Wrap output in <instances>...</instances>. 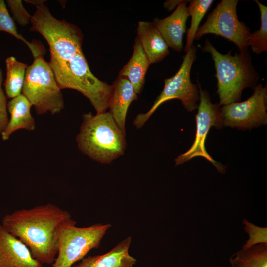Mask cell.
Instances as JSON below:
<instances>
[{"label":"cell","instance_id":"1","mask_svg":"<svg viewBox=\"0 0 267 267\" xmlns=\"http://www.w3.org/2000/svg\"><path fill=\"white\" fill-rule=\"evenodd\" d=\"M71 218L70 213L48 203L21 209L4 216L1 225L29 249L42 264H52L58 251L57 228Z\"/></svg>","mask_w":267,"mask_h":267},{"label":"cell","instance_id":"2","mask_svg":"<svg viewBox=\"0 0 267 267\" xmlns=\"http://www.w3.org/2000/svg\"><path fill=\"white\" fill-rule=\"evenodd\" d=\"M76 141L79 149L101 163H111L122 155L126 147L125 133L110 112L84 114Z\"/></svg>","mask_w":267,"mask_h":267},{"label":"cell","instance_id":"3","mask_svg":"<svg viewBox=\"0 0 267 267\" xmlns=\"http://www.w3.org/2000/svg\"><path fill=\"white\" fill-rule=\"evenodd\" d=\"M201 49L210 54L214 61L220 99L219 106L239 102L245 88H255L257 86L258 74L248 50L234 56L231 51L222 54L217 50L208 39L205 40L204 46Z\"/></svg>","mask_w":267,"mask_h":267},{"label":"cell","instance_id":"4","mask_svg":"<svg viewBox=\"0 0 267 267\" xmlns=\"http://www.w3.org/2000/svg\"><path fill=\"white\" fill-rule=\"evenodd\" d=\"M31 20V31H36L47 41L50 66L64 63L82 51L83 34L75 24L54 17L48 8L42 3L35 6Z\"/></svg>","mask_w":267,"mask_h":267},{"label":"cell","instance_id":"5","mask_svg":"<svg viewBox=\"0 0 267 267\" xmlns=\"http://www.w3.org/2000/svg\"><path fill=\"white\" fill-rule=\"evenodd\" d=\"M50 67L61 89L77 90L90 101L96 114L106 112L114 91L113 85L98 79L92 73L82 51L68 61Z\"/></svg>","mask_w":267,"mask_h":267},{"label":"cell","instance_id":"6","mask_svg":"<svg viewBox=\"0 0 267 267\" xmlns=\"http://www.w3.org/2000/svg\"><path fill=\"white\" fill-rule=\"evenodd\" d=\"M48 62L43 54L34 58L28 66L22 89L23 94L42 115L59 113L64 108L63 95Z\"/></svg>","mask_w":267,"mask_h":267},{"label":"cell","instance_id":"7","mask_svg":"<svg viewBox=\"0 0 267 267\" xmlns=\"http://www.w3.org/2000/svg\"><path fill=\"white\" fill-rule=\"evenodd\" d=\"M76 223L70 218L58 225V251L51 267H72L85 257L89 251L99 247L111 227L109 224L98 223L79 227Z\"/></svg>","mask_w":267,"mask_h":267},{"label":"cell","instance_id":"8","mask_svg":"<svg viewBox=\"0 0 267 267\" xmlns=\"http://www.w3.org/2000/svg\"><path fill=\"white\" fill-rule=\"evenodd\" d=\"M194 45L186 52L178 71L172 77L165 80L164 89L150 109L145 113L137 115L134 121L137 129L141 128L155 110L164 102L173 99L181 100L185 109L191 112L198 107L200 100L198 86L192 83L190 72L196 58Z\"/></svg>","mask_w":267,"mask_h":267},{"label":"cell","instance_id":"9","mask_svg":"<svg viewBox=\"0 0 267 267\" xmlns=\"http://www.w3.org/2000/svg\"><path fill=\"white\" fill-rule=\"evenodd\" d=\"M237 0H222L207 16L205 23L199 27L195 39L207 34L222 36L234 43L240 52L248 50L249 28L240 22L237 15Z\"/></svg>","mask_w":267,"mask_h":267},{"label":"cell","instance_id":"10","mask_svg":"<svg viewBox=\"0 0 267 267\" xmlns=\"http://www.w3.org/2000/svg\"><path fill=\"white\" fill-rule=\"evenodd\" d=\"M200 103L196 116V132L194 141L190 149L175 159L176 165L182 164L195 157H202L210 162L221 173H225V167L215 161L206 151L205 143L211 127H223L221 110L218 104H213L207 91L203 90L199 83Z\"/></svg>","mask_w":267,"mask_h":267},{"label":"cell","instance_id":"11","mask_svg":"<svg viewBox=\"0 0 267 267\" xmlns=\"http://www.w3.org/2000/svg\"><path fill=\"white\" fill-rule=\"evenodd\" d=\"M267 109V85L259 84L247 100L223 105L220 108L223 126L247 129L266 125Z\"/></svg>","mask_w":267,"mask_h":267},{"label":"cell","instance_id":"12","mask_svg":"<svg viewBox=\"0 0 267 267\" xmlns=\"http://www.w3.org/2000/svg\"><path fill=\"white\" fill-rule=\"evenodd\" d=\"M0 267H44L28 247L0 223Z\"/></svg>","mask_w":267,"mask_h":267},{"label":"cell","instance_id":"13","mask_svg":"<svg viewBox=\"0 0 267 267\" xmlns=\"http://www.w3.org/2000/svg\"><path fill=\"white\" fill-rule=\"evenodd\" d=\"M189 1L181 0L170 16L163 19L155 18L152 22L168 47L178 52L183 48V36L189 16L186 6Z\"/></svg>","mask_w":267,"mask_h":267},{"label":"cell","instance_id":"14","mask_svg":"<svg viewBox=\"0 0 267 267\" xmlns=\"http://www.w3.org/2000/svg\"><path fill=\"white\" fill-rule=\"evenodd\" d=\"M131 241L128 237L107 253L84 257L72 267H133L137 261L129 253Z\"/></svg>","mask_w":267,"mask_h":267},{"label":"cell","instance_id":"15","mask_svg":"<svg viewBox=\"0 0 267 267\" xmlns=\"http://www.w3.org/2000/svg\"><path fill=\"white\" fill-rule=\"evenodd\" d=\"M113 86L114 91L109 105L110 113L120 129L125 133L127 112L131 102L137 99V94L126 77L118 76Z\"/></svg>","mask_w":267,"mask_h":267},{"label":"cell","instance_id":"16","mask_svg":"<svg viewBox=\"0 0 267 267\" xmlns=\"http://www.w3.org/2000/svg\"><path fill=\"white\" fill-rule=\"evenodd\" d=\"M32 106L23 94L11 99L7 103V108L10 114V119L1 133L3 140H7L11 134L17 130L24 129L32 131L35 129V120L31 113Z\"/></svg>","mask_w":267,"mask_h":267},{"label":"cell","instance_id":"17","mask_svg":"<svg viewBox=\"0 0 267 267\" xmlns=\"http://www.w3.org/2000/svg\"><path fill=\"white\" fill-rule=\"evenodd\" d=\"M138 38L151 64L162 60L168 54V46L152 22L139 21L137 28Z\"/></svg>","mask_w":267,"mask_h":267},{"label":"cell","instance_id":"18","mask_svg":"<svg viewBox=\"0 0 267 267\" xmlns=\"http://www.w3.org/2000/svg\"><path fill=\"white\" fill-rule=\"evenodd\" d=\"M150 64L137 37L133 55L121 70L119 76L126 77L133 85L136 93L139 94L144 83L146 71Z\"/></svg>","mask_w":267,"mask_h":267},{"label":"cell","instance_id":"19","mask_svg":"<svg viewBox=\"0 0 267 267\" xmlns=\"http://www.w3.org/2000/svg\"><path fill=\"white\" fill-rule=\"evenodd\" d=\"M6 79L4 83L7 97L13 98L22 94L27 64L18 61L15 57L9 56L6 59Z\"/></svg>","mask_w":267,"mask_h":267},{"label":"cell","instance_id":"20","mask_svg":"<svg viewBox=\"0 0 267 267\" xmlns=\"http://www.w3.org/2000/svg\"><path fill=\"white\" fill-rule=\"evenodd\" d=\"M230 267H267V243L237 251L229 259Z\"/></svg>","mask_w":267,"mask_h":267},{"label":"cell","instance_id":"21","mask_svg":"<svg viewBox=\"0 0 267 267\" xmlns=\"http://www.w3.org/2000/svg\"><path fill=\"white\" fill-rule=\"evenodd\" d=\"M213 2V0H193L187 7L189 16L191 17L190 27L188 30L185 51L186 52L193 45V40L199 24Z\"/></svg>","mask_w":267,"mask_h":267},{"label":"cell","instance_id":"22","mask_svg":"<svg viewBox=\"0 0 267 267\" xmlns=\"http://www.w3.org/2000/svg\"><path fill=\"white\" fill-rule=\"evenodd\" d=\"M254 1L260 11L261 25L258 30L249 35L247 42L253 52L259 54L267 50V7L257 0Z\"/></svg>","mask_w":267,"mask_h":267},{"label":"cell","instance_id":"23","mask_svg":"<svg viewBox=\"0 0 267 267\" xmlns=\"http://www.w3.org/2000/svg\"><path fill=\"white\" fill-rule=\"evenodd\" d=\"M0 31L8 33L23 41L30 49L34 57L43 54L44 52L36 44L28 41L17 31L13 19L10 16L3 0H0Z\"/></svg>","mask_w":267,"mask_h":267},{"label":"cell","instance_id":"24","mask_svg":"<svg viewBox=\"0 0 267 267\" xmlns=\"http://www.w3.org/2000/svg\"><path fill=\"white\" fill-rule=\"evenodd\" d=\"M242 223L244 225V230L249 235V239L242 247L243 249L260 243H267V227L256 226L246 219L243 220Z\"/></svg>","mask_w":267,"mask_h":267},{"label":"cell","instance_id":"25","mask_svg":"<svg viewBox=\"0 0 267 267\" xmlns=\"http://www.w3.org/2000/svg\"><path fill=\"white\" fill-rule=\"evenodd\" d=\"M14 19L21 26H25L31 22V15L23 6L21 0L6 1Z\"/></svg>","mask_w":267,"mask_h":267},{"label":"cell","instance_id":"26","mask_svg":"<svg viewBox=\"0 0 267 267\" xmlns=\"http://www.w3.org/2000/svg\"><path fill=\"white\" fill-rule=\"evenodd\" d=\"M3 80V71L0 68V134L5 129L9 122L7 108V98L2 85Z\"/></svg>","mask_w":267,"mask_h":267},{"label":"cell","instance_id":"27","mask_svg":"<svg viewBox=\"0 0 267 267\" xmlns=\"http://www.w3.org/2000/svg\"><path fill=\"white\" fill-rule=\"evenodd\" d=\"M181 1V0H166L164 3V7L168 10H172Z\"/></svg>","mask_w":267,"mask_h":267},{"label":"cell","instance_id":"28","mask_svg":"<svg viewBox=\"0 0 267 267\" xmlns=\"http://www.w3.org/2000/svg\"><path fill=\"white\" fill-rule=\"evenodd\" d=\"M24 1L26 3H30L35 6L40 4L41 3H44V2L46 1L45 0H25Z\"/></svg>","mask_w":267,"mask_h":267}]
</instances>
